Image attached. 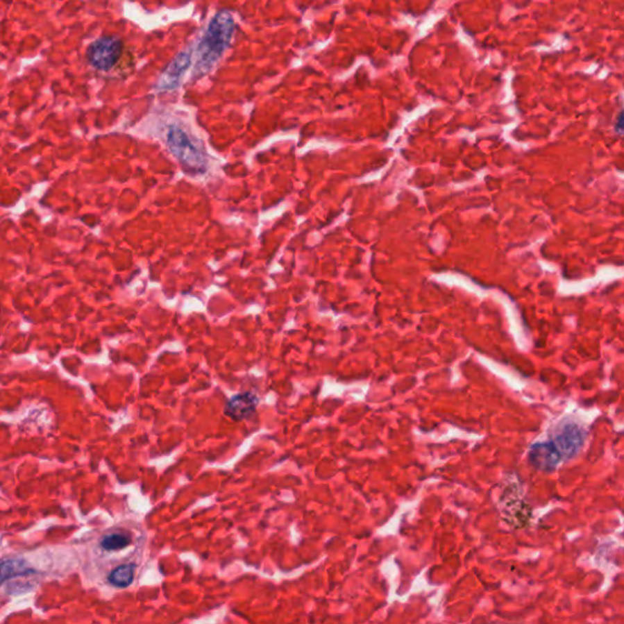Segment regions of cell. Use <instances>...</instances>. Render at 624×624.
Returning <instances> with one entry per match:
<instances>
[{"label": "cell", "mask_w": 624, "mask_h": 624, "mask_svg": "<svg viewBox=\"0 0 624 624\" xmlns=\"http://www.w3.org/2000/svg\"><path fill=\"white\" fill-rule=\"evenodd\" d=\"M130 541L132 540L128 535L115 533V534L106 535V538H103L100 541V545L103 549L115 551V550L125 549L130 544Z\"/></svg>", "instance_id": "30bf717a"}, {"label": "cell", "mask_w": 624, "mask_h": 624, "mask_svg": "<svg viewBox=\"0 0 624 624\" xmlns=\"http://www.w3.org/2000/svg\"><path fill=\"white\" fill-rule=\"evenodd\" d=\"M614 130H616L618 135H624V110L621 111L618 119L616 121Z\"/></svg>", "instance_id": "8fae6325"}, {"label": "cell", "mask_w": 624, "mask_h": 624, "mask_svg": "<svg viewBox=\"0 0 624 624\" xmlns=\"http://www.w3.org/2000/svg\"><path fill=\"white\" fill-rule=\"evenodd\" d=\"M528 459L530 464L537 470L551 472L559 466L562 456L554 443L549 441L533 445L530 448Z\"/></svg>", "instance_id": "8992f818"}, {"label": "cell", "mask_w": 624, "mask_h": 624, "mask_svg": "<svg viewBox=\"0 0 624 624\" xmlns=\"http://www.w3.org/2000/svg\"><path fill=\"white\" fill-rule=\"evenodd\" d=\"M190 64H192V51L189 50L180 51L162 72V75L155 85L156 92L164 93L176 90L180 85L185 71L189 69Z\"/></svg>", "instance_id": "277c9868"}, {"label": "cell", "mask_w": 624, "mask_h": 624, "mask_svg": "<svg viewBox=\"0 0 624 624\" xmlns=\"http://www.w3.org/2000/svg\"><path fill=\"white\" fill-rule=\"evenodd\" d=\"M259 405V398L246 391L240 393L230 399L225 406V414L233 421H244L255 414Z\"/></svg>", "instance_id": "52a82bcc"}, {"label": "cell", "mask_w": 624, "mask_h": 624, "mask_svg": "<svg viewBox=\"0 0 624 624\" xmlns=\"http://www.w3.org/2000/svg\"><path fill=\"white\" fill-rule=\"evenodd\" d=\"M122 40L117 37H101L87 49L90 65L100 71H109L116 65L122 54Z\"/></svg>", "instance_id": "3957f363"}, {"label": "cell", "mask_w": 624, "mask_h": 624, "mask_svg": "<svg viewBox=\"0 0 624 624\" xmlns=\"http://www.w3.org/2000/svg\"><path fill=\"white\" fill-rule=\"evenodd\" d=\"M35 571L24 559H4L1 564V583L17 577H26Z\"/></svg>", "instance_id": "ba28073f"}, {"label": "cell", "mask_w": 624, "mask_h": 624, "mask_svg": "<svg viewBox=\"0 0 624 624\" xmlns=\"http://www.w3.org/2000/svg\"><path fill=\"white\" fill-rule=\"evenodd\" d=\"M167 146L180 166L189 175H201L206 171V156L189 135L178 127H171L167 133Z\"/></svg>", "instance_id": "7a4b0ae2"}, {"label": "cell", "mask_w": 624, "mask_h": 624, "mask_svg": "<svg viewBox=\"0 0 624 624\" xmlns=\"http://www.w3.org/2000/svg\"><path fill=\"white\" fill-rule=\"evenodd\" d=\"M133 577H135V566L133 564H122L111 572L109 575V582L116 587L126 588L133 582Z\"/></svg>", "instance_id": "9c48e42d"}, {"label": "cell", "mask_w": 624, "mask_h": 624, "mask_svg": "<svg viewBox=\"0 0 624 624\" xmlns=\"http://www.w3.org/2000/svg\"><path fill=\"white\" fill-rule=\"evenodd\" d=\"M235 32V20L228 10H221L216 14L204 37L195 49V66L193 77L200 78L206 75L216 65L230 45Z\"/></svg>", "instance_id": "6da1fadb"}, {"label": "cell", "mask_w": 624, "mask_h": 624, "mask_svg": "<svg viewBox=\"0 0 624 624\" xmlns=\"http://www.w3.org/2000/svg\"><path fill=\"white\" fill-rule=\"evenodd\" d=\"M555 446L557 448L562 459H572L584 443V432L578 425H564L555 437Z\"/></svg>", "instance_id": "5b68a950"}]
</instances>
